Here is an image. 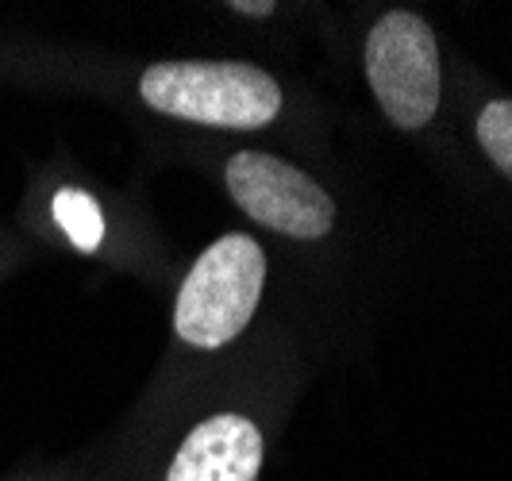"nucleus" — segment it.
Listing matches in <instances>:
<instances>
[{"mask_svg":"<svg viewBox=\"0 0 512 481\" xmlns=\"http://www.w3.org/2000/svg\"><path fill=\"white\" fill-rule=\"evenodd\" d=\"M262 470V431L247 416H212L189 431L170 481H255Z\"/></svg>","mask_w":512,"mask_h":481,"instance_id":"nucleus-5","label":"nucleus"},{"mask_svg":"<svg viewBox=\"0 0 512 481\" xmlns=\"http://www.w3.org/2000/svg\"><path fill=\"white\" fill-rule=\"evenodd\" d=\"M266 285V254L251 235H224L208 247L178 293L174 328L185 343L216 351L255 316Z\"/></svg>","mask_w":512,"mask_h":481,"instance_id":"nucleus-2","label":"nucleus"},{"mask_svg":"<svg viewBox=\"0 0 512 481\" xmlns=\"http://www.w3.org/2000/svg\"><path fill=\"white\" fill-rule=\"evenodd\" d=\"M228 189L251 220L293 239H320L335 224L332 197L297 166L270 154H235L228 162Z\"/></svg>","mask_w":512,"mask_h":481,"instance_id":"nucleus-4","label":"nucleus"},{"mask_svg":"<svg viewBox=\"0 0 512 481\" xmlns=\"http://www.w3.org/2000/svg\"><path fill=\"white\" fill-rule=\"evenodd\" d=\"M54 220L70 235L77 251H97L104 239V216L97 201L81 189H58L54 193Z\"/></svg>","mask_w":512,"mask_h":481,"instance_id":"nucleus-6","label":"nucleus"},{"mask_svg":"<svg viewBox=\"0 0 512 481\" xmlns=\"http://www.w3.org/2000/svg\"><path fill=\"white\" fill-rule=\"evenodd\" d=\"M366 77L382 112L405 131L428 127L439 108V47L412 12L382 16L366 39Z\"/></svg>","mask_w":512,"mask_h":481,"instance_id":"nucleus-3","label":"nucleus"},{"mask_svg":"<svg viewBox=\"0 0 512 481\" xmlns=\"http://www.w3.org/2000/svg\"><path fill=\"white\" fill-rule=\"evenodd\" d=\"M143 101L154 112L208 127H266L282 112L278 81L247 62H158L143 70Z\"/></svg>","mask_w":512,"mask_h":481,"instance_id":"nucleus-1","label":"nucleus"},{"mask_svg":"<svg viewBox=\"0 0 512 481\" xmlns=\"http://www.w3.org/2000/svg\"><path fill=\"white\" fill-rule=\"evenodd\" d=\"M235 12H247V16H270L274 12V4L270 0H258V4H231Z\"/></svg>","mask_w":512,"mask_h":481,"instance_id":"nucleus-8","label":"nucleus"},{"mask_svg":"<svg viewBox=\"0 0 512 481\" xmlns=\"http://www.w3.org/2000/svg\"><path fill=\"white\" fill-rule=\"evenodd\" d=\"M478 139H482V151L493 158V166L512 178V101H493L482 108Z\"/></svg>","mask_w":512,"mask_h":481,"instance_id":"nucleus-7","label":"nucleus"}]
</instances>
